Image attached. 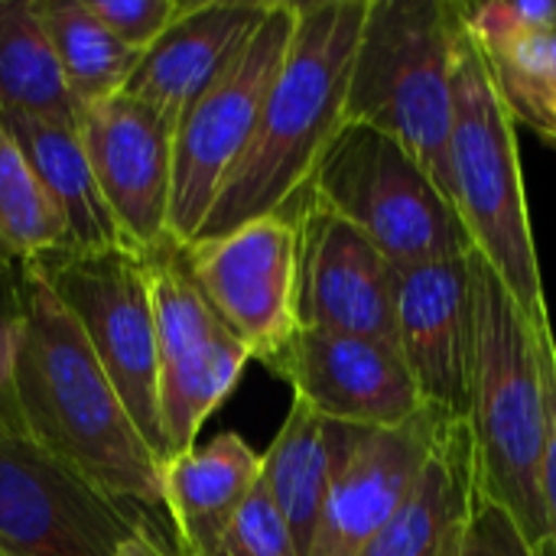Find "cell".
Here are the masks:
<instances>
[{"instance_id": "obj_1", "label": "cell", "mask_w": 556, "mask_h": 556, "mask_svg": "<svg viewBox=\"0 0 556 556\" xmlns=\"http://www.w3.org/2000/svg\"><path fill=\"white\" fill-rule=\"evenodd\" d=\"M13 401L39 453L130 515H166L163 463L140 437L85 332L52 287L20 267V336Z\"/></svg>"}, {"instance_id": "obj_2", "label": "cell", "mask_w": 556, "mask_h": 556, "mask_svg": "<svg viewBox=\"0 0 556 556\" xmlns=\"http://www.w3.org/2000/svg\"><path fill=\"white\" fill-rule=\"evenodd\" d=\"M365 13L368 0L296 3V33L283 68L195 241L228 235L309 192L326 150L345 124L349 75Z\"/></svg>"}, {"instance_id": "obj_3", "label": "cell", "mask_w": 556, "mask_h": 556, "mask_svg": "<svg viewBox=\"0 0 556 556\" xmlns=\"http://www.w3.org/2000/svg\"><path fill=\"white\" fill-rule=\"evenodd\" d=\"M476 352L469 391V437L476 479L485 498L502 505L528 534L538 556L547 547L541 466L547 446V391L541 332L515 303L502 277L472 251ZM554 329V326H551Z\"/></svg>"}, {"instance_id": "obj_4", "label": "cell", "mask_w": 556, "mask_h": 556, "mask_svg": "<svg viewBox=\"0 0 556 556\" xmlns=\"http://www.w3.org/2000/svg\"><path fill=\"white\" fill-rule=\"evenodd\" d=\"M450 160L453 202L472 251L502 277L534 329H551L554 323L521 173L518 121L502 98L492 62L482 42L469 33L466 20L456 36Z\"/></svg>"}, {"instance_id": "obj_5", "label": "cell", "mask_w": 556, "mask_h": 556, "mask_svg": "<svg viewBox=\"0 0 556 556\" xmlns=\"http://www.w3.org/2000/svg\"><path fill=\"white\" fill-rule=\"evenodd\" d=\"M463 10L450 0H368L345 121L407 147L453 199V65Z\"/></svg>"}, {"instance_id": "obj_6", "label": "cell", "mask_w": 556, "mask_h": 556, "mask_svg": "<svg viewBox=\"0 0 556 556\" xmlns=\"http://www.w3.org/2000/svg\"><path fill=\"white\" fill-rule=\"evenodd\" d=\"M309 195L358 228L397 270L472 251L456 202L394 137L342 124Z\"/></svg>"}, {"instance_id": "obj_7", "label": "cell", "mask_w": 556, "mask_h": 556, "mask_svg": "<svg viewBox=\"0 0 556 556\" xmlns=\"http://www.w3.org/2000/svg\"><path fill=\"white\" fill-rule=\"evenodd\" d=\"M296 33V3L270 0L264 20L186 108L173 140L169 238L192 244L261 121Z\"/></svg>"}, {"instance_id": "obj_8", "label": "cell", "mask_w": 556, "mask_h": 556, "mask_svg": "<svg viewBox=\"0 0 556 556\" xmlns=\"http://www.w3.org/2000/svg\"><path fill=\"white\" fill-rule=\"evenodd\" d=\"M29 267L52 287L59 303L78 323L140 437L166 466L169 456L160 430V355L147 254L130 248H59L29 261Z\"/></svg>"}, {"instance_id": "obj_9", "label": "cell", "mask_w": 556, "mask_h": 556, "mask_svg": "<svg viewBox=\"0 0 556 556\" xmlns=\"http://www.w3.org/2000/svg\"><path fill=\"white\" fill-rule=\"evenodd\" d=\"M306 195L274 215L244 222L228 235L182 244L199 293L264 368L300 329Z\"/></svg>"}, {"instance_id": "obj_10", "label": "cell", "mask_w": 556, "mask_h": 556, "mask_svg": "<svg viewBox=\"0 0 556 556\" xmlns=\"http://www.w3.org/2000/svg\"><path fill=\"white\" fill-rule=\"evenodd\" d=\"M150 270L156 355H160V430L166 456L195 450L202 424L235 391L251 352L222 326L199 293L179 241L143 251Z\"/></svg>"}, {"instance_id": "obj_11", "label": "cell", "mask_w": 556, "mask_h": 556, "mask_svg": "<svg viewBox=\"0 0 556 556\" xmlns=\"http://www.w3.org/2000/svg\"><path fill=\"white\" fill-rule=\"evenodd\" d=\"M150 515H130L23 437H0V556H111Z\"/></svg>"}, {"instance_id": "obj_12", "label": "cell", "mask_w": 556, "mask_h": 556, "mask_svg": "<svg viewBox=\"0 0 556 556\" xmlns=\"http://www.w3.org/2000/svg\"><path fill=\"white\" fill-rule=\"evenodd\" d=\"M267 371L293 388V401L342 427L384 430L427 410L401 349L365 336L300 326Z\"/></svg>"}, {"instance_id": "obj_13", "label": "cell", "mask_w": 556, "mask_h": 556, "mask_svg": "<svg viewBox=\"0 0 556 556\" xmlns=\"http://www.w3.org/2000/svg\"><path fill=\"white\" fill-rule=\"evenodd\" d=\"M176 121L130 94H111L81 111L78 137L98 189L130 248L150 251L169 238Z\"/></svg>"}, {"instance_id": "obj_14", "label": "cell", "mask_w": 556, "mask_h": 556, "mask_svg": "<svg viewBox=\"0 0 556 556\" xmlns=\"http://www.w3.org/2000/svg\"><path fill=\"white\" fill-rule=\"evenodd\" d=\"M469 254L404 267L394 283L397 349L404 365L424 407L453 420L469 417L472 391L476 293Z\"/></svg>"}, {"instance_id": "obj_15", "label": "cell", "mask_w": 556, "mask_h": 556, "mask_svg": "<svg viewBox=\"0 0 556 556\" xmlns=\"http://www.w3.org/2000/svg\"><path fill=\"white\" fill-rule=\"evenodd\" d=\"M433 410L401 427L349 430L309 556H355L414 492L443 424Z\"/></svg>"}, {"instance_id": "obj_16", "label": "cell", "mask_w": 556, "mask_h": 556, "mask_svg": "<svg viewBox=\"0 0 556 556\" xmlns=\"http://www.w3.org/2000/svg\"><path fill=\"white\" fill-rule=\"evenodd\" d=\"M397 267L345 218L306 195L300 257V326L397 345Z\"/></svg>"}, {"instance_id": "obj_17", "label": "cell", "mask_w": 556, "mask_h": 556, "mask_svg": "<svg viewBox=\"0 0 556 556\" xmlns=\"http://www.w3.org/2000/svg\"><path fill=\"white\" fill-rule=\"evenodd\" d=\"M267 7L270 0H189L186 13L140 55L124 94L179 124L186 108L264 20Z\"/></svg>"}, {"instance_id": "obj_18", "label": "cell", "mask_w": 556, "mask_h": 556, "mask_svg": "<svg viewBox=\"0 0 556 556\" xmlns=\"http://www.w3.org/2000/svg\"><path fill=\"white\" fill-rule=\"evenodd\" d=\"M264 456L238 433H218L163 466L166 515L182 556H215L225 531L261 482Z\"/></svg>"}, {"instance_id": "obj_19", "label": "cell", "mask_w": 556, "mask_h": 556, "mask_svg": "<svg viewBox=\"0 0 556 556\" xmlns=\"http://www.w3.org/2000/svg\"><path fill=\"white\" fill-rule=\"evenodd\" d=\"M476 450L466 420H446L394 518L355 556H450L476 498Z\"/></svg>"}, {"instance_id": "obj_20", "label": "cell", "mask_w": 556, "mask_h": 556, "mask_svg": "<svg viewBox=\"0 0 556 556\" xmlns=\"http://www.w3.org/2000/svg\"><path fill=\"white\" fill-rule=\"evenodd\" d=\"M0 124L10 130V137L29 160L33 173L39 176L42 189L62 212L68 231L65 248L72 251L130 248L98 189L94 169L88 163V153L75 127L20 117V114H0Z\"/></svg>"}, {"instance_id": "obj_21", "label": "cell", "mask_w": 556, "mask_h": 556, "mask_svg": "<svg viewBox=\"0 0 556 556\" xmlns=\"http://www.w3.org/2000/svg\"><path fill=\"white\" fill-rule=\"evenodd\" d=\"M349 430L352 427L329 424L303 401H293L283 427L264 453L261 482L287 521L300 556H309Z\"/></svg>"}, {"instance_id": "obj_22", "label": "cell", "mask_w": 556, "mask_h": 556, "mask_svg": "<svg viewBox=\"0 0 556 556\" xmlns=\"http://www.w3.org/2000/svg\"><path fill=\"white\" fill-rule=\"evenodd\" d=\"M0 114L78 130L81 108L65 85L39 0H0Z\"/></svg>"}, {"instance_id": "obj_23", "label": "cell", "mask_w": 556, "mask_h": 556, "mask_svg": "<svg viewBox=\"0 0 556 556\" xmlns=\"http://www.w3.org/2000/svg\"><path fill=\"white\" fill-rule=\"evenodd\" d=\"M39 16L81 111L124 91L143 52L121 42L94 16L88 0H39Z\"/></svg>"}, {"instance_id": "obj_24", "label": "cell", "mask_w": 556, "mask_h": 556, "mask_svg": "<svg viewBox=\"0 0 556 556\" xmlns=\"http://www.w3.org/2000/svg\"><path fill=\"white\" fill-rule=\"evenodd\" d=\"M68 244L65 218L0 124V267L16 270Z\"/></svg>"}, {"instance_id": "obj_25", "label": "cell", "mask_w": 556, "mask_h": 556, "mask_svg": "<svg viewBox=\"0 0 556 556\" xmlns=\"http://www.w3.org/2000/svg\"><path fill=\"white\" fill-rule=\"evenodd\" d=\"M485 55L515 121L541 130L556 108V29L485 49Z\"/></svg>"}, {"instance_id": "obj_26", "label": "cell", "mask_w": 556, "mask_h": 556, "mask_svg": "<svg viewBox=\"0 0 556 556\" xmlns=\"http://www.w3.org/2000/svg\"><path fill=\"white\" fill-rule=\"evenodd\" d=\"M215 556H300L296 541L287 521L280 518L274 498L267 495L264 482H257L251 498L235 515Z\"/></svg>"}, {"instance_id": "obj_27", "label": "cell", "mask_w": 556, "mask_h": 556, "mask_svg": "<svg viewBox=\"0 0 556 556\" xmlns=\"http://www.w3.org/2000/svg\"><path fill=\"white\" fill-rule=\"evenodd\" d=\"M463 20L485 49H498L525 36L554 33L556 0H489L476 7L463 3Z\"/></svg>"}, {"instance_id": "obj_28", "label": "cell", "mask_w": 556, "mask_h": 556, "mask_svg": "<svg viewBox=\"0 0 556 556\" xmlns=\"http://www.w3.org/2000/svg\"><path fill=\"white\" fill-rule=\"evenodd\" d=\"M450 556H538V551L521 525L502 505L485 498L482 489H476L469 518Z\"/></svg>"}, {"instance_id": "obj_29", "label": "cell", "mask_w": 556, "mask_h": 556, "mask_svg": "<svg viewBox=\"0 0 556 556\" xmlns=\"http://www.w3.org/2000/svg\"><path fill=\"white\" fill-rule=\"evenodd\" d=\"M94 16L130 49L147 52L189 7V0H88Z\"/></svg>"}, {"instance_id": "obj_30", "label": "cell", "mask_w": 556, "mask_h": 556, "mask_svg": "<svg viewBox=\"0 0 556 556\" xmlns=\"http://www.w3.org/2000/svg\"><path fill=\"white\" fill-rule=\"evenodd\" d=\"M20 336V267H0V437H23L13 401V358Z\"/></svg>"}, {"instance_id": "obj_31", "label": "cell", "mask_w": 556, "mask_h": 556, "mask_svg": "<svg viewBox=\"0 0 556 556\" xmlns=\"http://www.w3.org/2000/svg\"><path fill=\"white\" fill-rule=\"evenodd\" d=\"M541 365H544V391H547V446L541 466V502L547 525L544 556H556V332H541Z\"/></svg>"}, {"instance_id": "obj_32", "label": "cell", "mask_w": 556, "mask_h": 556, "mask_svg": "<svg viewBox=\"0 0 556 556\" xmlns=\"http://www.w3.org/2000/svg\"><path fill=\"white\" fill-rule=\"evenodd\" d=\"M111 556H182V551L176 547L169 521H143L117 544Z\"/></svg>"}, {"instance_id": "obj_33", "label": "cell", "mask_w": 556, "mask_h": 556, "mask_svg": "<svg viewBox=\"0 0 556 556\" xmlns=\"http://www.w3.org/2000/svg\"><path fill=\"white\" fill-rule=\"evenodd\" d=\"M538 134H541V137L547 140V143H554V147H556V108H554V114L547 117V124H544V127H541Z\"/></svg>"}]
</instances>
